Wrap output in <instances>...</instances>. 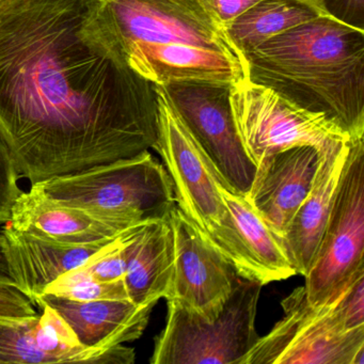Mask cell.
<instances>
[{"label":"cell","instance_id":"obj_22","mask_svg":"<svg viewBox=\"0 0 364 364\" xmlns=\"http://www.w3.org/2000/svg\"><path fill=\"white\" fill-rule=\"evenodd\" d=\"M18 178L14 154L0 132V225L9 223L12 208L23 193L18 186Z\"/></svg>","mask_w":364,"mask_h":364},{"label":"cell","instance_id":"obj_13","mask_svg":"<svg viewBox=\"0 0 364 364\" xmlns=\"http://www.w3.org/2000/svg\"><path fill=\"white\" fill-rule=\"evenodd\" d=\"M52 306L87 348H108L138 340L155 306H137L129 299L78 301L43 294L33 301Z\"/></svg>","mask_w":364,"mask_h":364},{"label":"cell","instance_id":"obj_10","mask_svg":"<svg viewBox=\"0 0 364 364\" xmlns=\"http://www.w3.org/2000/svg\"><path fill=\"white\" fill-rule=\"evenodd\" d=\"M231 85L181 80L163 85L178 116L210 159L221 182L246 197L257 172L236 129Z\"/></svg>","mask_w":364,"mask_h":364},{"label":"cell","instance_id":"obj_9","mask_svg":"<svg viewBox=\"0 0 364 364\" xmlns=\"http://www.w3.org/2000/svg\"><path fill=\"white\" fill-rule=\"evenodd\" d=\"M230 101L238 135L255 165L268 155L293 146H312L323 154L353 141L323 114L304 109L246 78L231 87Z\"/></svg>","mask_w":364,"mask_h":364},{"label":"cell","instance_id":"obj_16","mask_svg":"<svg viewBox=\"0 0 364 364\" xmlns=\"http://www.w3.org/2000/svg\"><path fill=\"white\" fill-rule=\"evenodd\" d=\"M124 284L137 306H155L171 291L174 238L169 218L136 225L127 242Z\"/></svg>","mask_w":364,"mask_h":364},{"label":"cell","instance_id":"obj_19","mask_svg":"<svg viewBox=\"0 0 364 364\" xmlns=\"http://www.w3.org/2000/svg\"><path fill=\"white\" fill-rule=\"evenodd\" d=\"M221 195L249 250L265 272L268 283L287 280L296 272L282 238L257 214L245 196L220 184Z\"/></svg>","mask_w":364,"mask_h":364},{"label":"cell","instance_id":"obj_2","mask_svg":"<svg viewBox=\"0 0 364 364\" xmlns=\"http://www.w3.org/2000/svg\"><path fill=\"white\" fill-rule=\"evenodd\" d=\"M244 65L249 82L364 138V31L319 16L244 55Z\"/></svg>","mask_w":364,"mask_h":364},{"label":"cell","instance_id":"obj_23","mask_svg":"<svg viewBox=\"0 0 364 364\" xmlns=\"http://www.w3.org/2000/svg\"><path fill=\"white\" fill-rule=\"evenodd\" d=\"M333 311L347 331L364 328V272L333 300Z\"/></svg>","mask_w":364,"mask_h":364},{"label":"cell","instance_id":"obj_14","mask_svg":"<svg viewBox=\"0 0 364 364\" xmlns=\"http://www.w3.org/2000/svg\"><path fill=\"white\" fill-rule=\"evenodd\" d=\"M3 233L18 289L33 302L43 295L50 283L90 261L114 240L88 245L61 244L20 231L10 225Z\"/></svg>","mask_w":364,"mask_h":364},{"label":"cell","instance_id":"obj_7","mask_svg":"<svg viewBox=\"0 0 364 364\" xmlns=\"http://www.w3.org/2000/svg\"><path fill=\"white\" fill-rule=\"evenodd\" d=\"M281 306L282 318L240 364H364V328L345 330L333 301L314 306L300 287Z\"/></svg>","mask_w":364,"mask_h":364},{"label":"cell","instance_id":"obj_8","mask_svg":"<svg viewBox=\"0 0 364 364\" xmlns=\"http://www.w3.org/2000/svg\"><path fill=\"white\" fill-rule=\"evenodd\" d=\"M364 138L353 140L331 212L306 278L314 306L336 300L364 272Z\"/></svg>","mask_w":364,"mask_h":364},{"label":"cell","instance_id":"obj_27","mask_svg":"<svg viewBox=\"0 0 364 364\" xmlns=\"http://www.w3.org/2000/svg\"><path fill=\"white\" fill-rule=\"evenodd\" d=\"M0 285H7V287L18 289V283L12 272L9 255H8L7 240L3 231L0 232Z\"/></svg>","mask_w":364,"mask_h":364},{"label":"cell","instance_id":"obj_17","mask_svg":"<svg viewBox=\"0 0 364 364\" xmlns=\"http://www.w3.org/2000/svg\"><path fill=\"white\" fill-rule=\"evenodd\" d=\"M9 225L38 237L69 245L105 242L124 232L80 208L58 203L31 189L23 191L16 200Z\"/></svg>","mask_w":364,"mask_h":364},{"label":"cell","instance_id":"obj_20","mask_svg":"<svg viewBox=\"0 0 364 364\" xmlns=\"http://www.w3.org/2000/svg\"><path fill=\"white\" fill-rule=\"evenodd\" d=\"M40 314L16 318L0 316V363H55L39 348Z\"/></svg>","mask_w":364,"mask_h":364},{"label":"cell","instance_id":"obj_11","mask_svg":"<svg viewBox=\"0 0 364 364\" xmlns=\"http://www.w3.org/2000/svg\"><path fill=\"white\" fill-rule=\"evenodd\" d=\"M170 223L174 238V267L167 299L176 300L205 318H215L231 295L238 274L178 205L170 213Z\"/></svg>","mask_w":364,"mask_h":364},{"label":"cell","instance_id":"obj_26","mask_svg":"<svg viewBox=\"0 0 364 364\" xmlns=\"http://www.w3.org/2000/svg\"><path fill=\"white\" fill-rule=\"evenodd\" d=\"M223 26L244 14L259 0H202Z\"/></svg>","mask_w":364,"mask_h":364},{"label":"cell","instance_id":"obj_4","mask_svg":"<svg viewBox=\"0 0 364 364\" xmlns=\"http://www.w3.org/2000/svg\"><path fill=\"white\" fill-rule=\"evenodd\" d=\"M159 109V141L176 205L217 249L238 276L268 284L265 272L242 240L220 191L221 180L161 85H154ZM225 185V184H223Z\"/></svg>","mask_w":364,"mask_h":364},{"label":"cell","instance_id":"obj_21","mask_svg":"<svg viewBox=\"0 0 364 364\" xmlns=\"http://www.w3.org/2000/svg\"><path fill=\"white\" fill-rule=\"evenodd\" d=\"M44 294L78 301L129 299L124 280L103 282L89 274L82 265L59 277L46 287Z\"/></svg>","mask_w":364,"mask_h":364},{"label":"cell","instance_id":"obj_3","mask_svg":"<svg viewBox=\"0 0 364 364\" xmlns=\"http://www.w3.org/2000/svg\"><path fill=\"white\" fill-rule=\"evenodd\" d=\"M103 7L127 63L149 82L244 80V58L202 0H103Z\"/></svg>","mask_w":364,"mask_h":364},{"label":"cell","instance_id":"obj_18","mask_svg":"<svg viewBox=\"0 0 364 364\" xmlns=\"http://www.w3.org/2000/svg\"><path fill=\"white\" fill-rule=\"evenodd\" d=\"M325 16L329 14L323 5L311 0H259L223 28L244 58L272 38Z\"/></svg>","mask_w":364,"mask_h":364},{"label":"cell","instance_id":"obj_15","mask_svg":"<svg viewBox=\"0 0 364 364\" xmlns=\"http://www.w3.org/2000/svg\"><path fill=\"white\" fill-rule=\"evenodd\" d=\"M350 144H341L321 155L312 188L282 236L283 247L296 274L306 277L314 261Z\"/></svg>","mask_w":364,"mask_h":364},{"label":"cell","instance_id":"obj_12","mask_svg":"<svg viewBox=\"0 0 364 364\" xmlns=\"http://www.w3.org/2000/svg\"><path fill=\"white\" fill-rule=\"evenodd\" d=\"M321 153L297 146L264 157L246 196L257 214L282 238L312 188Z\"/></svg>","mask_w":364,"mask_h":364},{"label":"cell","instance_id":"obj_6","mask_svg":"<svg viewBox=\"0 0 364 364\" xmlns=\"http://www.w3.org/2000/svg\"><path fill=\"white\" fill-rule=\"evenodd\" d=\"M262 287L257 281L238 276L223 310L210 319L167 299V323L155 338L150 363H242L259 338L255 317Z\"/></svg>","mask_w":364,"mask_h":364},{"label":"cell","instance_id":"obj_25","mask_svg":"<svg viewBox=\"0 0 364 364\" xmlns=\"http://www.w3.org/2000/svg\"><path fill=\"white\" fill-rule=\"evenodd\" d=\"M323 5L332 18L364 31V0H323Z\"/></svg>","mask_w":364,"mask_h":364},{"label":"cell","instance_id":"obj_1","mask_svg":"<svg viewBox=\"0 0 364 364\" xmlns=\"http://www.w3.org/2000/svg\"><path fill=\"white\" fill-rule=\"evenodd\" d=\"M0 132L31 185L156 146L154 84L103 0H0Z\"/></svg>","mask_w":364,"mask_h":364},{"label":"cell","instance_id":"obj_28","mask_svg":"<svg viewBox=\"0 0 364 364\" xmlns=\"http://www.w3.org/2000/svg\"><path fill=\"white\" fill-rule=\"evenodd\" d=\"M311 1H314V3L321 4V5H323V0H311Z\"/></svg>","mask_w":364,"mask_h":364},{"label":"cell","instance_id":"obj_24","mask_svg":"<svg viewBox=\"0 0 364 364\" xmlns=\"http://www.w3.org/2000/svg\"><path fill=\"white\" fill-rule=\"evenodd\" d=\"M38 315L33 302L20 289L0 285V316L25 318Z\"/></svg>","mask_w":364,"mask_h":364},{"label":"cell","instance_id":"obj_5","mask_svg":"<svg viewBox=\"0 0 364 364\" xmlns=\"http://www.w3.org/2000/svg\"><path fill=\"white\" fill-rule=\"evenodd\" d=\"M31 191L80 208L121 231L169 218L176 205L165 166L149 151L77 173L31 185Z\"/></svg>","mask_w":364,"mask_h":364}]
</instances>
